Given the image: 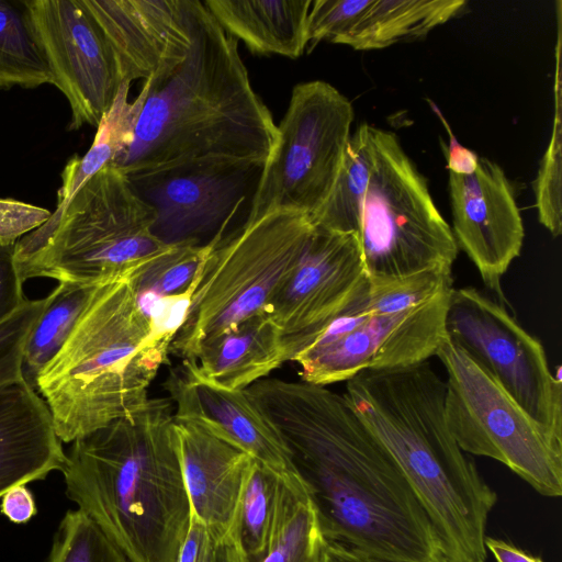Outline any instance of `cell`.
<instances>
[{
  "instance_id": "obj_1",
  "label": "cell",
  "mask_w": 562,
  "mask_h": 562,
  "mask_svg": "<svg viewBox=\"0 0 562 562\" xmlns=\"http://www.w3.org/2000/svg\"><path fill=\"white\" fill-rule=\"evenodd\" d=\"M245 390L282 438L328 542L370 560L443 562L426 512L344 394L277 378Z\"/></svg>"
},
{
  "instance_id": "obj_2",
  "label": "cell",
  "mask_w": 562,
  "mask_h": 562,
  "mask_svg": "<svg viewBox=\"0 0 562 562\" xmlns=\"http://www.w3.org/2000/svg\"><path fill=\"white\" fill-rule=\"evenodd\" d=\"M191 45L144 80L132 139L112 164L130 180L190 167L265 166L277 124L250 83L238 41L203 1L188 0Z\"/></svg>"
},
{
  "instance_id": "obj_3",
  "label": "cell",
  "mask_w": 562,
  "mask_h": 562,
  "mask_svg": "<svg viewBox=\"0 0 562 562\" xmlns=\"http://www.w3.org/2000/svg\"><path fill=\"white\" fill-rule=\"evenodd\" d=\"M173 415L170 400L149 397L66 453L67 497L128 562H176L189 530Z\"/></svg>"
},
{
  "instance_id": "obj_4",
  "label": "cell",
  "mask_w": 562,
  "mask_h": 562,
  "mask_svg": "<svg viewBox=\"0 0 562 562\" xmlns=\"http://www.w3.org/2000/svg\"><path fill=\"white\" fill-rule=\"evenodd\" d=\"M446 381L428 361L367 370L344 396L395 461L430 519L443 562H485L497 494L459 447L446 420Z\"/></svg>"
},
{
  "instance_id": "obj_5",
  "label": "cell",
  "mask_w": 562,
  "mask_h": 562,
  "mask_svg": "<svg viewBox=\"0 0 562 562\" xmlns=\"http://www.w3.org/2000/svg\"><path fill=\"white\" fill-rule=\"evenodd\" d=\"M130 277L99 285L35 389L61 442H72L140 407L169 346L153 342Z\"/></svg>"
},
{
  "instance_id": "obj_6",
  "label": "cell",
  "mask_w": 562,
  "mask_h": 562,
  "mask_svg": "<svg viewBox=\"0 0 562 562\" xmlns=\"http://www.w3.org/2000/svg\"><path fill=\"white\" fill-rule=\"evenodd\" d=\"M154 209L122 170L108 165L79 190L56 223L16 241L19 276L23 282L49 278L87 285L130 277L169 246L154 235Z\"/></svg>"
},
{
  "instance_id": "obj_7",
  "label": "cell",
  "mask_w": 562,
  "mask_h": 562,
  "mask_svg": "<svg viewBox=\"0 0 562 562\" xmlns=\"http://www.w3.org/2000/svg\"><path fill=\"white\" fill-rule=\"evenodd\" d=\"M307 214L274 211L214 237L169 355L194 362L223 333L268 310L314 229Z\"/></svg>"
},
{
  "instance_id": "obj_8",
  "label": "cell",
  "mask_w": 562,
  "mask_h": 562,
  "mask_svg": "<svg viewBox=\"0 0 562 562\" xmlns=\"http://www.w3.org/2000/svg\"><path fill=\"white\" fill-rule=\"evenodd\" d=\"M371 136L373 166L356 234L369 283L451 272L459 248L426 179L394 133L371 125Z\"/></svg>"
},
{
  "instance_id": "obj_9",
  "label": "cell",
  "mask_w": 562,
  "mask_h": 562,
  "mask_svg": "<svg viewBox=\"0 0 562 562\" xmlns=\"http://www.w3.org/2000/svg\"><path fill=\"white\" fill-rule=\"evenodd\" d=\"M436 356L446 372V420L459 447L506 465L536 492L562 495V438L535 422L448 337Z\"/></svg>"
},
{
  "instance_id": "obj_10",
  "label": "cell",
  "mask_w": 562,
  "mask_h": 562,
  "mask_svg": "<svg viewBox=\"0 0 562 562\" xmlns=\"http://www.w3.org/2000/svg\"><path fill=\"white\" fill-rule=\"evenodd\" d=\"M352 121L351 102L330 83L296 85L246 222L282 210L312 216L337 179Z\"/></svg>"
},
{
  "instance_id": "obj_11",
  "label": "cell",
  "mask_w": 562,
  "mask_h": 562,
  "mask_svg": "<svg viewBox=\"0 0 562 562\" xmlns=\"http://www.w3.org/2000/svg\"><path fill=\"white\" fill-rule=\"evenodd\" d=\"M356 295L325 331L293 361L301 380L326 386L367 370L417 364L436 356L446 339L445 318L451 289L400 312H374Z\"/></svg>"
},
{
  "instance_id": "obj_12",
  "label": "cell",
  "mask_w": 562,
  "mask_h": 562,
  "mask_svg": "<svg viewBox=\"0 0 562 562\" xmlns=\"http://www.w3.org/2000/svg\"><path fill=\"white\" fill-rule=\"evenodd\" d=\"M445 329L535 422L562 438L560 371L552 374L541 342L505 304L475 288H452Z\"/></svg>"
},
{
  "instance_id": "obj_13",
  "label": "cell",
  "mask_w": 562,
  "mask_h": 562,
  "mask_svg": "<svg viewBox=\"0 0 562 562\" xmlns=\"http://www.w3.org/2000/svg\"><path fill=\"white\" fill-rule=\"evenodd\" d=\"M53 82L71 110L68 128L98 126L122 79L114 53L85 0H25Z\"/></svg>"
},
{
  "instance_id": "obj_14",
  "label": "cell",
  "mask_w": 562,
  "mask_h": 562,
  "mask_svg": "<svg viewBox=\"0 0 562 562\" xmlns=\"http://www.w3.org/2000/svg\"><path fill=\"white\" fill-rule=\"evenodd\" d=\"M367 284L357 236L315 223L296 266L268 307L285 361L311 346Z\"/></svg>"
},
{
  "instance_id": "obj_15",
  "label": "cell",
  "mask_w": 562,
  "mask_h": 562,
  "mask_svg": "<svg viewBox=\"0 0 562 562\" xmlns=\"http://www.w3.org/2000/svg\"><path fill=\"white\" fill-rule=\"evenodd\" d=\"M262 169L190 167L131 182L155 211L153 233L158 239L167 245L201 244L202 236H225L241 213L249 215Z\"/></svg>"
},
{
  "instance_id": "obj_16",
  "label": "cell",
  "mask_w": 562,
  "mask_h": 562,
  "mask_svg": "<svg viewBox=\"0 0 562 562\" xmlns=\"http://www.w3.org/2000/svg\"><path fill=\"white\" fill-rule=\"evenodd\" d=\"M452 234L494 299L506 304L502 278L521 251L525 231L504 170L479 157L471 175L449 172Z\"/></svg>"
},
{
  "instance_id": "obj_17",
  "label": "cell",
  "mask_w": 562,
  "mask_h": 562,
  "mask_svg": "<svg viewBox=\"0 0 562 562\" xmlns=\"http://www.w3.org/2000/svg\"><path fill=\"white\" fill-rule=\"evenodd\" d=\"M110 44L122 82L147 80L191 45L188 0H85Z\"/></svg>"
},
{
  "instance_id": "obj_18",
  "label": "cell",
  "mask_w": 562,
  "mask_h": 562,
  "mask_svg": "<svg viewBox=\"0 0 562 562\" xmlns=\"http://www.w3.org/2000/svg\"><path fill=\"white\" fill-rule=\"evenodd\" d=\"M175 418L195 423L289 481L300 480L279 432L246 390H227L182 364L164 383Z\"/></svg>"
},
{
  "instance_id": "obj_19",
  "label": "cell",
  "mask_w": 562,
  "mask_h": 562,
  "mask_svg": "<svg viewBox=\"0 0 562 562\" xmlns=\"http://www.w3.org/2000/svg\"><path fill=\"white\" fill-rule=\"evenodd\" d=\"M175 432L191 515L225 540L255 459L192 422L175 418Z\"/></svg>"
},
{
  "instance_id": "obj_20",
  "label": "cell",
  "mask_w": 562,
  "mask_h": 562,
  "mask_svg": "<svg viewBox=\"0 0 562 562\" xmlns=\"http://www.w3.org/2000/svg\"><path fill=\"white\" fill-rule=\"evenodd\" d=\"M66 453L50 411L25 379L0 387V498L10 488L63 471Z\"/></svg>"
},
{
  "instance_id": "obj_21",
  "label": "cell",
  "mask_w": 562,
  "mask_h": 562,
  "mask_svg": "<svg viewBox=\"0 0 562 562\" xmlns=\"http://www.w3.org/2000/svg\"><path fill=\"white\" fill-rule=\"evenodd\" d=\"M285 362L280 330L268 310L207 344L194 362L199 378L223 389L245 390Z\"/></svg>"
},
{
  "instance_id": "obj_22",
  "label": "cell",
  "mask_w": 562,
  "mask_h": 562,
  "mask_svg": "<svg viewBox=\"0 0 562 562\" xmlns=\"http://www.w3.org/2000/svg\"><path fill=\"white\" fill-rule=\"evenodd\" d=\"M226 33L256 54L297 58L308 45L312 0H206Z\"/></svg>"
},
{
  "instance_id": "obj_23",
  "label": "cell",
  "mask_w": 562,
  "mask_h": 562,
  "mask_svg": "<svg viewBox=\"0 0 562 562\" xmlns=\"http://www.w3.org/2000/svg\"><path fill=\"white\" fill-rule=\"evenodd\" d=\"M463 0H371L341 44L368 50L422 37L456 16Z\"/></svg>"
},
{
  "instance_id": "obj_24",
  "label": "cell",
  "mask_w": 562,
  "mask_h": 562,
  "mask_svg": "<svg viewBox=\"0 0 562 562\" xmlns=\"http://www.w3.org/2000/svg\"><path fill=\"white\" fill-rule=\"evenodd\" d=\"M128 90L130 83L123 82L112 106L97 126L93 143L86 155H75L68 160L61 172L63 184L57 192L56 210L43 225L56 223L79 190L128 145L143 105L139 94L134 101H128Z\"/></svg>"
},
{
  "instance_id": "obj_25",
  "label": "cell",
  "mask_w": 562,
  "mask_h": 562,
  "mask_svg": "<svg viewBox=\"0 0 562 562\" xmlns=\"http://www.w3.org/2000/svg\"><path fill=\"white\" fill-rule=\"evenodd\" d=\"M98 286L59 282L46 296L24 348L23 375L34 389L38 374L61 349Z\"/></svg>"
},
{
  "instance_id": "obj_26",
  "label": "cell",
  "mask_w": 562,
  "mask_h": 562,
  "mask_svg": "<svg viewBox=\"0 0 562 562\" xmlns=\"http://www.w3.org/2000/svg\"><path fill=\"white\" fill-rule=\"evenodd\" d=\"M289 481L254 461L249 471L231 532L241 557L260 553L268 546L279 520Z\"/></svg>"
},
{
  "instance_id": "obj_27",
  "label": "cell",
  "mask_w": 562,
  "mask_h": 562,
  "mask_svg": "<svg viewBox=\"0 0 562 562\" xmlns=\"http://www.w3.org/2000/svg\"><path fill=\"white\" fill-rule=\"evenodd\" d=\"M373 158L371 125L362 124L350 135L328 198L311 216L316 224L339 233L357 234Z\"/></svg>"
},
{
  "instance_id": "obj_28",
  "label": "cell",
  "mask_w": 562,
  "mask_h": 562,
  "mask_svg": "<svg viewBox=\"0 0 562 562\" xmlns=\"http://www.w3.org/2000/svg\"><path fill=\"white\" fill-rule=\"evenodd\" d=\"M325 539L304 484H290L273 535L263 551L241 562H325Z\"/></svg>"
},
{
  "instance_id": "obj_29",
  "label": "cell",
  "mask_w": 562,
  "mask_h": 562,
  "mask_svg": "<svg viewBox=\"0 0 562 562\" xmlns=\"http://www.w3.org/2000/svg\"><path fill=\"white\" fill-rule=\"evenodd\" d=\"M52 82L25 0H0V89H33Z\"/></svg>"
},
{
  "instance_id": "obj_30",
  "label": "cell",
  "mask_w": 562,
  "mask_h": 562,
  "mask_svg": "<svg viewBox=\"0 0 562 562\" xmlns=\"http://www.w3.org/2000/svg\"><path fill=\"white\" fill-rule=\"evenodd\" d=\"M210 244L182 241L169 245L140 267L130 281L145 314L156 300L184 293L193 284Z\"/></svg>"
},
{
  "instance_id": "obj_31",
  "label": "cell",
  "mask_w": 562,
  "mask_h": 562,
  "mask_svg": "<svg viewBox=\"0 0 562 562\" xmlns=\"http://www.w3.org/2000/svg\"><path fill=\"white\" fill-rule=\"evenodd\" d=\"M45 562H128L81 509L67 510Z\"/></svg>"
},
{
  "instance_id": "obj_32",
  "label": "cell",
  "mask_w": 562,
  "mask_h": 562,
  "mask_svg": "<svg viewBox=\"0 0 562 562\" xmlns=\"http://www.w3.org/2000/svg\"><path fill=\"white\" fill-rule=\"evenodd\" d=\"M561 158V78L560 42L558 41L553 131L535 182L539 222L553 237H558L562 233Z\"/></svg>"
},
{
  "instance_id": "obj_33",
  "label": "cell",
  "mask_w": 562,
  "mask_h": 562,
  "mask_svg": "<svg viewBox=\"0 0 562 562\" xmlns=\"http://www.w3.org/2000/svg\"><path fill=\"white\" fill-rule=\"evenodd\" d=\"M46 297L26 300L0 323V387L24 379L23 359L27 337L40 317Z\"/></svg>"
},
{
  "instance_id": "obj_34",
  "label": "cell",
  "mask_w": 562,
  "mask_h": 562,
  "mask_svg": "<svg viewBox=\"0 0 562 562\" xmlns=\"http://www.w3.org/2000/svg\"><path fill=\"white\" fill-rule=\"evenodd\" d=\"M371 0H315L307 15V41L341 44L369 7Z\"/></svg>"
},
{
  "instance_id": "obj_35",
  "label": "cell",
  "mask_w": 562,
  "mask_h": 562,
  "mask_svg": "<svg viewBox=\"0 0 562 562\" xmlns=\"http://www.w3.org/2000/svg\"><path fill=\"white\" fill-rule=\"evenodd\" d=\"M52 213L13 199H0V246H14L19 239L46 223Z\"/></svg>"
},
{
  "instance_id": "obj_36",
  "label": "cell",
  "mask_w": 562,
  "mask_h": 562,
  "mask_svg": "<svg viewBox=\"0 0 562 562\" xmlns=\"http://www.w3.org/2000/svg\"><path fill=\"white\" fill-rule=\"evenodd\" d=\"M13 252L14 246H0V323L27 300Z\"/></svg>"
},
{
  "instance_id": "obj_37",
  "label": "cell",
  "mask_w": 562,
  "mask_h": 562,
  "mask_svg": "<svg viewBox=\"0 0 562 562\" xmlns=\"http://www.w3.org/2000/svg\"><path fill=\"white\" fill-rule=\"evenodd\" d=\"M220 540L191 515L187 536L176 562H216Z\"/></svg>"
},
{
  "instance_id": "obj_38",
  "label": "cell",
  "mask_w": 562,
  "mask_h": 562,
  "mask_svg": "<svg viewBox=\"0 0 562 562\" xmlns=\"http://www.w3.org/2000/svg\"><path fill=\"white\" fill-rule=\"evenodd\" d=\"M0 512L14 524H25L36 515V504L25 484L10 488L1 497Z\"/></svg>"
},
{
  "instance_id": "obj_39",
  "label": "cell",
  "mask_w": 562,
  "mask_h": 562,
  "mask_svg": "<svg viewBox=\"0 0 562 562\" xmlns=\"http://www.w3.org/2000/svg\"><path fill=\"white\" fill-rule=\"evenodd\" d=\"M437 115L441 119L449 134V145L447 149V168L449 172L457 175H471L476 169L479 156L473 150L462 146L452 134L441 112L431 103Z\"/></svg>"
},
{
  "instance_id": "obj_40",
  "label": "cell",
  "mask_w": 562,
  "mask_h": 562,
  "mask_svg": "<svg viewBox=\"0 0 562 562\" xmlns=\"http://www.w3.org/2000/svg\"><path fill=\"white\" fill-rule=\"evenodd\" d=\"M484 544L486 550L492 552L496 562H543L539 557L502 539L485 537Z\"/></svg>"
},
{
  "instance_id": "obj_41",
  "label": "cell",
  "mask_w": 562,
  "mask_h": 562,
  "mask_svg": "<svg viewBox=\"0 0 562 562\" xmlns=\"http://www.w3.org/2000/svg\"><path fill=\"white\" fill-rule=\"evenodd\" d=\"M325 562H369V560L350 548L327 541Z\"/></svg>"
},
{
  "instance_id": "obj_42",
  "label": "cell",
  "mask_w": 562,
  "mask_h": 562,
  "mask_svg": "<svg viewBox=\"0 0 562 562\" xmlns=\"http://www.w3.org/2000/svg\"><path fill=\"white\" fill-rule=\"evenodd\" d=\"M216 562H241L240 554L231 538L220 542Z\"/></svg>"
},
{
  "instance_id": "obj_43",
  "label": "cell",
  "mask_w": 562,
  "mask_h": 562,
  "mask_svg": "<svg viewBox=\"0 0 562 562\" xmlns=\"http://www.w3.org/2000/svg\"><path fill=\"white\" fill-rule=\"evenodd\" d=\"M368 560H369V562H387V561H380V560H370V559H368Z\"/></svg>"
}]
</instances>
